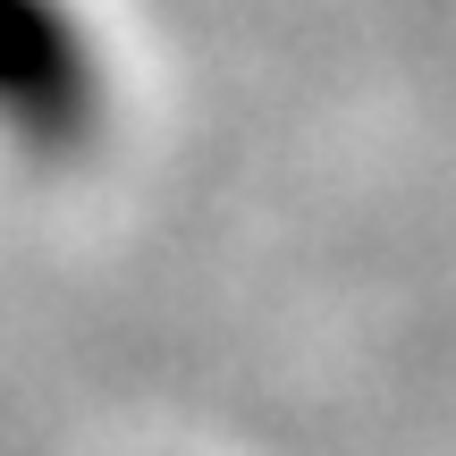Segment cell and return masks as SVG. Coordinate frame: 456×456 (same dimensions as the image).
Listing matches in <instances>:
<instances>
[{
	"mask_svg": "<svg viewBox=\"0 0 456 456\" xmlns=\"http://www.w3.org/2000/svg\"><path fill=\"white\" fill-rule=\"evenodd\" d=\"M102 110L94 43L68 0H0V127L68 144Z\"/></svg>",
	"mask_w": 456,
	"mask_h": 456,
	"instance_id": "1",
	"label": "cell"
}]
</instances>
